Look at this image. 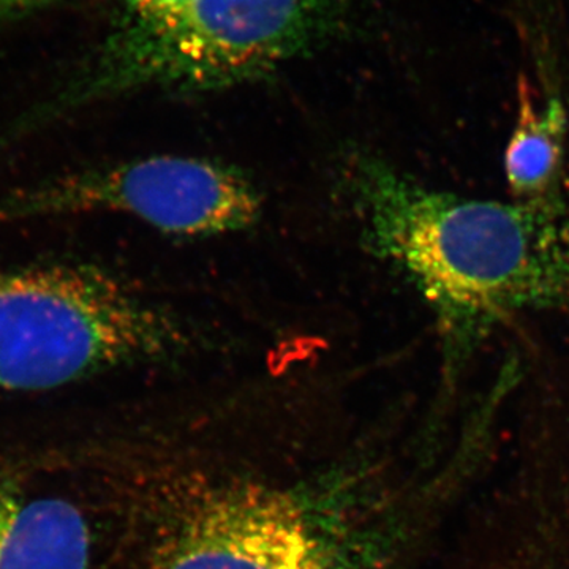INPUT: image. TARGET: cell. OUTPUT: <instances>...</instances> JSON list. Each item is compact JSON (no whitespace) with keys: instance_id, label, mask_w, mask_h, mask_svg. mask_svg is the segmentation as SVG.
Instances as JSON below:
<instances>
[{"instance_id":"cell-2","label":"cell","mask_w":569,"mask_h":569,"mask_svg":"<svg viewBox=\"0 0 569 569\" xmlns=\"http://www.w3.org/2000/svg\"><path fill=\"white\" fill-rule=\"evenodd\" d=\"M340 178L367 250L402 272L436 313L445 387L497 326L526 310L568 305L563 200L460 197L366 149L347 153Z\"/></svg>"},{"instance_id":"cell-7","label":"cell","mask_w":569,"mask_h":569,"mask_svg":"<svg viewBox=\"0 0 569 569\" xmlns=\"http://www.w3.org/2000/svg\"><path fill=\"white\" fill-rule=\"evenodd\" d=\"M568 112L559 96H550L542 107L522 88L518 119L505 151V173L509 193L522 203L563 200Z\"/></svg>"},{"instance_id":"cell-8","label":"cell","mask_w":569,"mask_h":569,"mask_svg":"<svg viewBox=\"0 0 569 569\" xmlns=\"http://www.w3.org/2000/svg\"><path fill=\"white\" fill-rule=\"evenodd\" d=\"M187 2L189 0H122L121 14L116 26L127 28L159 21L182 9Z\"/></svg>"},{"instance_id":"cell-3","label":"cell","mask_w":569,"mask_h":569,"mask_svg":"<svg viewBox=\"0 0 569 569\" xmlns=\"http://www.w3.org/2000/svg\"><path fill=\"white\" fill-rule=\"evenodd\" d=\"M353 7L355 0H189L162 20L114 26L61 88L0 132V148L129 93L212 92L261 80L339 36Z\"/></svg>"},{"instance_id":"cell-9","label":"cell","mask_w":569,"mask_h":569,"mask_svg":"<svg viewBox=\"0 0 569 569\" xmlns=\"http://www.w3.org/2000/svg\"><path fill=\"white\" fill-rule=\"evenodd\" d=\"M48 2L51 0H0V17L21 13V11L36 9V7Z\"/></svg>"},{"instance_id":"cell-1","label":"cell","mask_w":569,"mask_h":569,"mask_svg":"<svg viewBox=\"0 0 569 569\" xmlns=\"http://www.w3.org/2000/svg\"><path fill=\"white\" fill-rule=\"evenodd\" d=\"M102 569H403L417 496L392 433L168 417L100 452Z\"/></svg>"},{"instance_id":"cell-6","label":"cell","mask_w":569,"mask_h":569,"mask_svg":"<svg viewBox=\"0 0 569 569\" xmlns=\"http://www.w3.org/2000/svg\"><path fill=\"white\" fill-rule=\"evenodd\" d=\"M108 541L99 481L89 501V493L0 466V569H102Z\"/></svg>"},{"instance_id":"cell-4","label":"cell","mask_w":569,"mask_h":569,"mask_svg":"<svg viewBox=\"0 0 569 569\" xmlns=\"http://www.w3.org/2000/svg\"><path fill=\"white\" fill-rule=\"evenodd\" d=\"M200 342L173 312L99 266L0 271V395L51 391L167 365Z\"/></svg>"},{"instance_id":"cell-5","label":"cell","mask_w":569,"mask_h":569,"mask_svg":"<svg viewBox=\"0 0 569 569\" xmlns=\"http://www.w3.org/2000/svg\"><path fill=\"white\" fill-rule=\"evenodd\" d=\"M114 212L173 236L208 238L252 228L263 194L244 171L201 157L152 156L99 164L0 197V227L39 217Z\"/></svg>"}]
</instances>
